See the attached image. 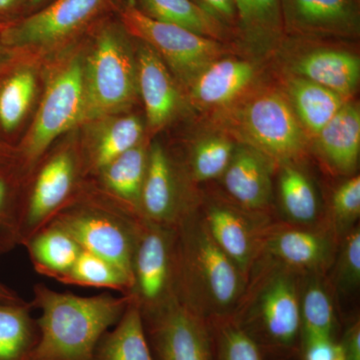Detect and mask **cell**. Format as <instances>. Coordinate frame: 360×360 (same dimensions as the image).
Returning <instances> with one entry per match:
<instances>
[{"label":"cell","instance_id":"obj_1","mask_svg":"<svg viewBox=\"0 0 360 360\" xmlns=\"http://www.w3.org/2000/svg\"><path fill=\"white\" fill-rule=\"evenodd\" d=\"M248 279L215 243L198 208L175 229L174 295L208 321L229 319Z\"/></svg>","mask_w":360,"mask_h":360},{"label":"cell","instance_id":"obj_2","mask_svg":"<svg viewBox=\"0 0 360 360\" xmlns=\"http://www.w3.org/2000/svg\"><path fill=\"white\" fill-rule=\"evenodd\" d=\"M130 298L77 295L35 284L32 304L40 311L39 341L32 360H92L97 343L120 321Z\"/></svg>","mask_w":360,"mask_h":360},{"label":"cell","instance_id":"obj_3","mask_svg":"<svg viewBox=\"0 0 360 360\" xmlns=\"http://www.w3.org/2000/svg\"><path fill=\"white\" fill-rule=\"evenodd\" d=\"M302 276L258 259L231 319L257 345L262 360H298Z\"/></svg>","mask_w":360,"mask_h":360},{"label":"cell","instance_id":"obj_4","mask_svg":"<svg viewBox=\"0 0 360 360\" xmlns=\"http://www.w3.org/2000/svg\"><path fill=\"white\" fill-rule=\"evenodd\" d=\"M89 58L84 63V122L110 117L127 110L139 94L131 37L116 13L94 26Z\"/></svg>","mask_w":360,"mask_h":360},{"label":"cell","instance_id":"obj_5","mask_svg":"<svg viewBox=\"0 0 360 360\" xmlns=\"http://www.w3.org/2000/svg\"><path fill=\"white\" fill-rule=\"evenodd\" d=\"M231 118V129L243 144L276 165L295 163L307 151L309 137L281 92L269 90L250 97Z\"/></svg>","mask_w":360,"mask_h":360},{"label":"cell","instance_id":"obj_6","mask_svg":"<svg viewBox=\"0 0 360 360\" xmlns=\"http://www.w3.org/2000/svg\"><path fill=\"white\" fill-rule=\"evenodd\" d=\"M52 221L70 232L82 250L117 265L134 283L135 246L146 220L134 219L105 201L91 200L71 202Z\"/></svg>","mask_w":360,"mask_h":360},{"label":"cell","instance_id":"obj_7","mask_svg":"<svg viewBox=\"0 0 360 360\" xmlns=\"http://www.w3.org/2000/svg\"><path fill=\"white\" fill-rule=\"evenodd\" d=\"M116 13L130 37L155 49L187 86L203 68L227 53L224 42L153 20L134 0H123Z\"/></svg>","mask_w":360,"mask_h":360},{"label":"cell","instance_id":"obj_8","mask_svg":"<svg viewBox=\"0 0 360 360\" xmlns=\"http://www.w3.org/2000/svg\"><path fill=\"white\" fill-rule=\"evenodd\" d=\"M84 65L75 58L47 85L32 129L16 153L25 174L32 172L58 136L84 122Z\"/></svg>","mask_w":360,"mask_h":360},{"label":"cell","instance_id":"obj_9","mask_svg":"<svg viewBox=\"0 0 360 360\" xmlns=\"http://www.w3.org/2000/svg\"><path fill=\"white\" fill-rule=\"evenodd\" d=\"M123 0H52L34 13L1 25L0 39L11 51L49 47L84 32Z\"/></svg>","mask_w":360,"mask_h":360},{"label":"cell","instance_id":"obj_10","mask_svg":"<svg viewBox=\"0 0 360 360\" xmlns=\"http://www.w3.org/2000/svg\"><path fill=\"white\" fill-rule=\"evenodd\" d=\"M141 315L155 360H214L212 324L175 295Z\"/></svg>","mask_w":360,"mask_h":360},{"label":"cell","instance_id":"obj_11","mask_svg":"<svg viewBox=\"0 0 360 360\" xmlns=\"http://www.w3.org/2000/svg\"><path fill=\"white\" fill-rule=\"evenodd\" d=\"M338 248V241L328 224L302 226L276 220L265 234L258 259L300 276H326L335 262Z\"/></svg>","mask_w":360,"mask_h":360},{"label":"cell","instance_id":"obj_12","mask_svg":"<svg viewBox=\"0 0 360 360\" xmlns=\"http://www.w3.org/2000/svg\"><path fill=\"white\" fill-rule=\"evenodd\" d=\"M206 229L248 281L260 257L265 234L276 220L266 213L250 212L232 201L210 200L198 208Z\"/></svg>","mask_w":360,"mask_h":360},{"label":"cell","instance_id":"obj_13","mask_svg":"<svg viewBox=\"0 0 360 360\" xmlns=\"http://www.w3.org/2000/svg\"><path fill=\"white\" fill-rule=\"evenodd\" d=\"M174 245L175 229L143 222L135 246L130 292L141 312L174 295Z\"/></svg>","mask_w":360,"mask_h":360},{"label":"cell","instance_id":"obj_14","mask_svg":"<svg viewBox=\"0 0 360 360\" xmlns=\"http://www.w3.org/2000/svg\"><path fill=\"white\" fill-rule=\"evenodd\" d=\"M77 176V156L66 149L39 167L21 201L20 245L70 205Z\"/></svg>","mask_w":360,"mask_h":360},{"label":"cell","instance_id":"obj_15","mask_svg":"<svg viewBox=\"0 0 360 360\" xmlns=\"http://www.w3.org/2000/svg\"><path fill=\"white\" fill-rule=\"evenodd\" d=\"M198 208L184 193L179 172L165 149L155 142L148 148V168L141 194L144 220L176 229Z\"/></svg>","mask_w":360,"mask_h":360},{"label":"cell","instance_id":"obj_16","mask_svg":"<svg viewBox=\"0 0 360 360\" xmlns=\"http://www.w3.org/2000/svg\"><path fill=\"white\" fill-rule=\"evenodd\" d=\"M285 35L304 39H356L359 0H281Z\"/></svg>","mask_w":360,"mask_h":360},{"label":"cell","instance_id":"obj_17","mask_svg":"<svg viewBox=\"0 0 360 360\" xmlns=\"http://www.w3.org/2000/svg\"><path fill=\"white\" fill-rule=\"evenodd\" d=\"M276 163L246 144L236 146L222 184L231 201L250 212L270 214Z\"/></svg>","mask_w":360,"mask_h":360},{"label":"cell","instance_id":"obj_18","mask_svg":"<svg viewBox=\"0 0 360 360\" xmlns=\"http://www.w3.org/2000/svg\"><path fill=\"white\" fill-rule=\"evenodd\" d=\"M309 47L290 63L291 75L309 79L349 99L359 84V56L335 45L315 42Z\"/></svg>","mask_w":360,"mask_h":360},{"label":"cell","instance_id":"obj_19","mask_svg":"<svg viewBox=\"0 0 360 360\" xmlns=\"http://www.w3.org/2000/svg\"><path fill=\"white\" fill-rule=\"evenodd\" d=\"M135 40L139 92L143 101L149 127L158 130L172 122L176 115L180 94L162 58L149 45Z\"/></svg>","mask_w":360,"mask_h":360},{"label":"cell","instance_id":"obj_20","mask_svg":"<svg viewBox=\"0 0 360 360\" xmlns=\"http://www.w3.org/2000/svg\"><path fill=\"white\" fill-rule=\"evenodd\" d=\"M257 77L252 61L221 56L203 68L189 84L191 99L201 108H229L245 96Z\"/></svg>","mask_w":360,"mask_h":360},{"label":"cell","instance_id":"obj_21","mask_svg":"<svg viewBox=\"0 0 360 360\" xmlns=\"http://www.w3.org/2000/svg\"><path fill=\"white\" fill-rule=\"evenodd\" d=\"M148 148L143 143L129 149L96 172L105 202L134 219L141 214V194L148 168Z\"/></svg>","mask_w":360,"mask_h":360},{"label":"cell","instance_id":"obj_22","mask_svg":"<svg viewBox=\"0 0 360 360\" xmlns=\"http://www.w3.org/2000/svg\"><path fill=\"white\" fill-rule=\"evenodd\" d=\"M314 141L317 153L331 172L354 175L360 153L359 105L347 101Z\"/></svg>","mask_w":360,"mask_h":360},{"label":"cell","instance_id":"obj_23","mask_svg":"<svg viewBox=\"0 0 360 360\" xmlns=\"http://www.w3.org/2000/svg\"><path fill=\"white\" fill-rule=\"evenodd\" d=\"M238 13L236 37L246 49L265 53L283 44L281 0H234Z\"/></svg>","mask_w":360,"mask_h":360},{"label":"cell","instance_id":"obj_24","mask_svg":"<svg viewBox=\"0 0 360 360\" xmlns=\"http://www.w3.org/2000/svg\"><path fill=\"white\" fill-rule=\"evenodd\" d=\"M307 136L314 139L349 99L305 78L290 75L285 94Z\"/></svg>","mask_w":360,"mask_h":360},{"label":"cell","instance_id":"obj_25","mask_svg":"<svg viewBox=\"0 0 360 360\" xmlns=\"http://www.w3.org/2000/svg\"><path fill=\"white\" fill-rule=\"evenodd\" d=\"M33 269L40 276L59 281L72 269L82 246L61 225L51 221L23 243Z\"/></svg>","mask_w":360,"mask_h":360},{"label":"cell","instance_id":"obj_26","mask_svg":"<svg viewBox=\"0 0 360 360\" xmlns=\"http://www.w3.org/2000/svg\"><path fill=\"white\" fill-rule=\"evenodd\" d=\"M335 300L326 276L309 274L302 276L300 290L302 343L316 338L338 340L341 326Z\"/></svg>","mask_w":360,"mask_h":360},{"label":"cell","instance_id":"obj_27","mask_svg":"<svg viewBox=\"0 0 360 360\" xmlns=\"http://www.w3.org/2000/svg\"><path fill=\"white\" fill-rule=\"evenodd\" d=\"M278 200L283 221L316 226L326 224L314 182L295 163L279 165Z\"/></svg>","mask_w":360,"mask_h":360},{"label":"cell","instance_id":"obj_28","mask_svg":"<svg viewBox=\"0 0 360 360\" xmlns=\"http://www.w3.org/2000/svg\"><path fill=\"white\" fill-rule=\"evenodd\" d=\"M32 302L0 300V360H32L39 341Z\"/></svg>","mask_w":360,"mask_h":360},{"label":"cell","instance_id":"obj_29","mask_svg":"<svg viewBox=\"0 0 360 360\" xmlns=\"http://www.w3.org/2000/svg\"><path fill=\"white\" fill-rule=\"evenodd\" d=\"M92 360H155L139 304L130 298L120 321L97 343Z\"/></svg>","mask_w":360,"mask_h":360},{"label":"cell","instance_id":"obj_30","mask_svg":"<svg viewBox=\"0 0 360 360\" xmlns=\"http://www.w3.org/2000/svg\"><path fill=\"white\" fill-rule=\"evenodd\" d=\"M136 6L153 20L186 28L224 42L234 37L226 26L210 15L194 0H134Z\"/></svg>","mask_w":360,"mask_h":360},{"label":"cell","instance_id":"obj_31","mask_svg":"<svg viewBox=\"0 0 360 360\" xmlns=\"http://www.w3.org/2000/svg\"><path fill=\"white\" fill-rule=\"evenodd\" d=\"M142 135L143 125L137 116H120L105 123L87 153V172L96 174L116 158L141 144Z\"/></svg>","mask_w":360,"mask_h":360},{"label":"cell","instance_id":"obj_32","mask_svg":"<svg viewBox=\"0 0 360 360\" xmlns=\"http://www.w3.org/2000/svg\"><path fill=\"white\" fill-rule=\"evenodd\" d=\"M9 63V61H8ZM0 68V132L13 134L20 127L32 105L37 78L32 70L26 68Z\"/></svg>","mask_w":360,"mask_h":360},{"label":"cell","instance_id":"obj_33","mask_svg":"<svg viewBox=\"0 0 360 360\" xmlns=\"http://www.w3.org/2000/svg\"><path fill=\"white\" fill-rule=\"evenodd\" d=\"M58 283L84 288H106L117 291L120 295H130L131 277L117 265L84 250L68 274Z\"/></svg>","mask_w":360,"mask_h":360},{"label":"cell","instance_id":"obj_34","mask_svg":"<svg viewBox=\"0 0 360 360\" xmlns=\"http://www.w3.org/2000/svg\"><path fill=\"white\" fill-rule=\"evenodd\" d=\"M20 170L13 160L0 163V257L20 243Z\"/></svg>","mask_w":360,"mask_h":360},{"label":"cell","instance_id":"obj_35","mask_svg":"<svg viewBox=\"0 0 360 360\" xmlns=\"http://www.w3.org/2000/svg\"><path fill=\"white\" fill-rule=\"evenodd\" d=\"M335 298L348 300L360 284V227L357 224L338 243L333 266L326 274Z\"/></svg>","mask_w":360,"mask_h":360},{"label":"cell","instance_id":"obj_36","mask_svg":"<svg viewBox=\"0 0 360 360\" xmlns=\"http://www.w3.org/2000/svg\"><path fill=\"white\" fill-rule=\"evenodd\" d=\"M234 149L233 142L224 135H210L200 139L189 156V179L195 184L221 179Z\"/></svg>","mask_w":360,"mask_h":360},{"label":"cell","instance_id":"obj_37","mask_svg":"<svg viewBox=\"0 0 360 360\" xmlns=\"http://www.w3.org/2000/svg\"><path fill=\"white\" fill-rule=\"evenodd\" d=\"M360 217V176L352 175L336 187L331 194L326 224L340 241L356 226Z\"/></svg>","mask_w":360,"mask_h":360},{"label":"cell","instance_id":"obj_38","mask_svg":"<svg viewBox=\"0 0 360 360\" xmlns=\"http://www.w3.org/2000/svg\"><path fill=\"white\" fill-rule=\"evenodd\" d=\"M210 322L214 341V360H262L257 345L231 317Z\"/></svg>","mask_w":360,"mask_h":360},{"label":"cell","instance_id":"obj_39","mask_svg":"<svg viewBox=\"0 0 360 360\" xmlns=\"http://www.w3.org/2000/svg\"><path fill=\"white\" fill-rule=\"evenodd\" d=\"M298 360H345V352L336 338H311L300 345Z\"/></svg>","mask_w":360,"mask_h":360},{"label":"cell","instance_id":"obj_40","mask_svg":"<svg viewBox=\"0 0 360 360\" xmlns=\"http://www.w3.org/2000/svg\"><path fill=\"white\" fill-rule=\"evenodd\" d=\"M194 1L213 18L229 28L236 37V28H238V13H236L234 0H194Z\"/></svg>","mask_w":360,"mask_h":360},{"label":"cell","instance_id":"obj_41","mask_svg":"<svg viewBox=\"0 0 360 360\" xmlns=\"http://www.w3.org/2000/svg\"><path fill=\"white\" fill-rule=\"evenodd\" d=\"M338 340L342 345L345 360H360V321L352 317L341 328Z\"/></svg>","mask_w":360,"mask_h":360},{"label":"cell","instance_id":"obj_42","mask_svg":"<svg viewBox=\"0 0 360 360\" xmlns=\"http://www.w3.org/2000/svg\"><path fill=\"white\" fill-rule=\"evenodd\" d=\"M22 9H27L28 14L30 0H0V25L20 20Z\"/></svg>","mask_w":360,"mask_h":360},{"label":"cell","instance_id":"obj_43","mask_svg":"<svg viewBox=\"0 0 360 360\" xmlns=\"http://www.w3.org/2000/svg\"><path fill=\"white\" fill-rule=\"evenodd\" d=\"M0 27H1V25H0ZM13 51H11V49L4 46V44L1 42V39H0V68L6 65L9 60L13 59Z\"/></svg>","mask_w":360,"mask_h":360},{"label":"cell","instance_id":"obj_44","mask_svg":"<svg viewBox=\"0 0 360 360\" xmlns=\"http://www.w3.org/2000/svg\"><path fill=\"white\" fill-rule=\"evenodd\" d=\"M18 298H20L18 293L14 292L8 286L0 281V300H18Z\"/></svg>","mask_w":360,"mask_h":360},{"label":"cell","instance_id":"obj_45","mask_svg":"<svg viewBox=\"0 0 360 360\" xmlns=\"http://www.w3.org/2000/svg\"><path fill=\"white\" fill-rule=\"evenodd\" d=\"M52 0H30V9H28V14L34 13L39 11V8L46 6Z\"/></svg>","mask_w":360,"mask_h":360},{"label":"cell","instance_id":"obj_46","mask_svg":"<svg viewBox=\"0 0 360 360\" xmlns=\"http://www.w3.org/2000/svg\"><path fill=\"white\" fill-rule=\"evenodd\" d=\"M15 160L16 158H11V153H7L6 149L2 148V146H0V163Z\"/></svg>","mask_w":360,"mask_h":360}]
</instances>
